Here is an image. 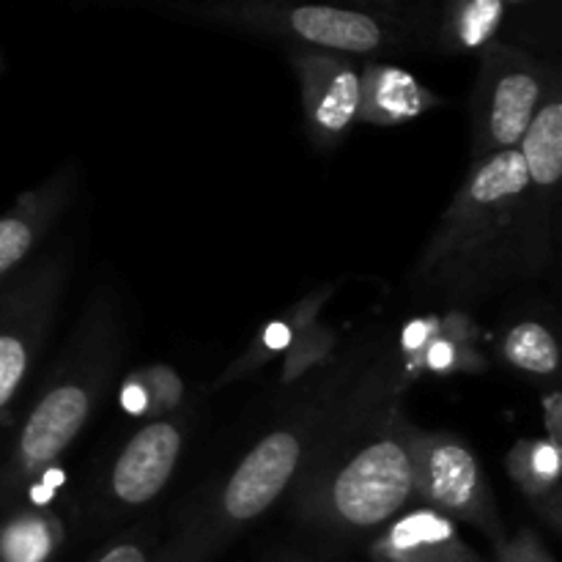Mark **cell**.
Returning a JSON list of instances; mask_svg holds the SVG:
<instances>
[{
	"mask_svg": "<svg viewBox=\"0 0 562 562\" xmlns=\"http://www.w3.org/2000/svg\"><path fill=\"white\" fill-rule=\"evenodd\" d=\"M395 351H366L338 420L291 488V514L329 538L376 532L412 503L417 426L404 415Z\"/></svg>",
	"mask_w": 562,
	"mask_h": 562,
	"instance_id": "1",
	"label": "cell"
},
{
	"mask_svg": "<svg viewBox=\"0 0 562 562\" xmlns=\"http://www.w3.org/2000/svg\"><path fill=\"white\" fill-rule=\"evenodd\" d=\"M562 203L530 192L519 148L470 162L409 269L412 294L467 305L547 274L558 258Z\"/></svg>",
	"mask_w": 562,
	"mask_h": 562,
	"instance_id": "2",
	"label": "cell"
},
{
	"mask_svg": "<svg viewBox=\"0 0 562 562\" xmlns=\"http://www.w3.org/2000/svg\"><path fill=\"white\" fill-rule=\"evenodd\" d=\"M366 351L368 346L327 373L322 384L302 395L300 404L241 456L239 464L187 503L170 536L159 543L154 562L217 560L234 538L283 499L338 420Z\"/></svg>",
	"mask_w": 562,
	"mask_h": 562,
	"instance_id": "3",
	"label": "cell"
},
{
	"mask_svg": "<svg viewBox=\"0 0 562 562\" xmlns=\"http://www.w3.org/2000/svg\"><path fill=\"white\" fill-rule=\"evenodd\" d=\"M124 357V322L113 289H97L71 329L38 398L0 464V514L22 503L86 431Z\"/></svg>",
	"mask_w": 562,
	"mask_h": 562,
	"instance_id": "4",
	"label": "cell"
},
{
	"mask_svg": "<svg viewBox=\"0 0 562 562\" xmlns=\"http://www.w3.org/2000/svg\"><path fill=\"white\" fill-rule=\"evenodd\" d=\"M176 14L250 36L291 44V49H327L351 58L401 53L412 33L398 14L305 0H170Z\"/></svg>",
	"mask_w": 562,
	"mask_h": 562,
	"instance_id": "5",
	"label": "cell"
},
{
	"mask_svg": "<svg viewBox=\"0 0 562 562\" xmlns=\"http://www.w3.org/2000/svg\"><path fill=\"white\" fill-rule=\"evenodd\" d=\"M477 55L481 69L470 99V162L519 148L532 115L560 75L558 66L499 38Z\"/></svg>",
	"mask_w": 562,
	"mask_h": 562,
	"instance_id": "6",
	"label": "cell"
},
{
	"mask_svg": "<svg viewBox=\"0 0 562 562\" xmlns=\"http://www.w3.org/2000/svg\"><path fill=\"white\" fill-rule=\"evenodd\" d=\"M69 272V252L58 250L0 283V423L42 357Z\"/></svg>",
	"mask_w": 562,
	"mask_h": 562,
	"instance_id": "7",
	"label": "cell"
},
{
	"mask_svg": "<svg viewBox=\"0 0 562 562\" xmlns=\"http://www.w3.org/2000/svg\"><path fill=\"white\" fill-rule=\"evenodd\" d=\"M412 499L453 521L475 527L492 543L505 538L488 477L467 439L450 431H415Z\"/></svg>",
	"mask_w": 562,
	"mask_h": 562,
	"instance_id": "8",
	"label": "cell"
},
{
	"mask_svg": "<svg viewBox=\"0 0 562 562\" xmlns=\"http://www.w3.org/2000/svg\"><path fill=\"white\" fill-rule=\"evenodd\" d=\"M187 431H190L187 412L157 417L137 428L104 467L102 477L93 483L88 521L93 527H108L121 516H130L154 503L179 467Z\"/></svg>",
	"mask_w": 562,
	"mask_h": 562,
	"instance_id": "9",
	"label": "cell"
},
{
	"mask_svg": "<svg viewBox=\"0 0 562 562\" xmlns=\"http://www.w3.org/2000/svg\"><path fill=\"white\" fill-rule=\"evenodd\" d=\"M300 82L305 132L316 151H333L349 137L360 113V64L327 49H291Z\"/></svg>",
	"mask_w": 562,
	"mask_h": 562,
	"instance_id": "10",
	"label": "cell"
},
{
	"mask_svg": "<svg viewBox=\"0 0 562 562\" xmlns=\"http://www.w3.org/2000/svg\"><path fill=\"white\" fill-rule=\"evenodd\" d=\"M395 355L404 379L415 373H483L488 366L477 349V324L461 307L404 324L401 349Z\"/></svg>",
	"mask_w": 562,
	"mask_h": 562,
	"instance_id": "11",
	"label": "cell"
},
{
	"mask_svg": "<svg viewBox=\"0 0 562 562\" xmlns=\"http://www.w3.org/2000/svg\"><path fill=\"white\" fill-rule=\"evenodd\" d=\"M75 192L77 168L66 162L42 184L22 192L14 206L0 214V283L31 261L36 247L71 206Z\"/></svg>",
	"mask_w": 562,
	"mask_h": 562,
	"instance_id": "12",
	"label": "cell"
},
{
	"mask_svg": "<svg viewBox=\"0 0 562 562\" xmlns=\"http://www.w3.org/2000/svg\"><path fill=\"white\" fill-rule=\"evenodd\" d=\"M371 562H483L459 525L431 508L401 510L368 543Z\"/></svg>",
	"mask_w": 562,
	"mask_h": 562,
	"instance_id": "13",
	"label": "cell"
},
{
	"mask_svg": "<svg viewBox=\"0 0 562 562\" xmlns=\"http://www.w3.org/2000/svg\"><path fill=\"white\" fill-rule=\"evenodd\" d=\"M437 108H445V99L423 86L412 71L376 58L360 66V124L401 126Z\"/></svg>",
	"mask_w": 562,
	"mask_h": 562,
	"instance_id": "14",
	"label": "cell"
},
{
	"mask_svg": "<svg viewBox=\"0 0 562 562\" xmlns=\"http://www.w3.org/2000/svg\"><path fill=\"white\" fill-rule=\"evenodd\" d=\"M505 470L521 497L532 505L552 532L562 530V448L543 437H525L510 445Z\"/></svg>",
	"mask_w": 562,
	"mask_h": 562,
	"instance_id": "15",
	"label": "cell"
},
{
	"mask_svg": "<svg viewBox=\"0 0 562 562\" xmlns=\"http://www.w3.org/2000/svg\"><path fill=\"white\" fill-rule=\"evenodd\" d=\"M335 294V283L322 285V289L311 291L307 296H302L296 305H291L289 311L280 313L278 318H272L269 324H263L261 333L247 344V349L220 373V379L214 382V387H225V384L241 382V379L252 376L261 368H267L269 362H274L278 357H283L289 351V346L294 344L296 333L305 327L313 318H322L324 305H327L329 296Z\"/></svg>",
	"mask_w": 562,
	"mask_h": 562,
	"instance_id": "16",
	"label": "cell"
},
{
	"mask_svg": "<svg viewBox=\"0 0 562 562\" xmlns=\"http://www.w3.org/2000/svg\"><path fill=\"white\" fill-rule=\"evenodd\" d=\"M66 538V521L47 505L20 503L0 514V562H55Z\"/></svg>",
	"mask_w": 562,
	"mask_h": 562,
	"instance_id": "17",
	"label": "cell"
},
{
	"mask_svg": "<svg viewBox=\"0 0 562 562\" xmlns=\"http://www.w3.org/2000/svg\"><path fill=\"white\" fill-rule=\"evenodd\" d=\"M503 0H439L431 44L445 55H472L497 42L503 31Z\"/></svg>",
	"mask_w": 562,
	"mask_h": 562,
	"instance_id": "18",
	"label": "cell"
},
{
	"mask_svg": "<svg viewBox=\"0 0 562 562\" xmlns=\"http://www.w3.org/2000/svg\"><path fill=\"white\" fill-rule=\"evenodd\" d=\"M499 355L514 371L554 384L560 376V344L547 322L541 318H519L508 324L499 338Z\"/></svg>",
	"mask_w": 562,
	"mask_h": 562,
	"instance_id": "19",
	"label": "cell"
},
{
	"mask_svg": "<svg viewBox=\"0 0 562 562\" xmlns=\"http://www.w3.org/2000/svg\"><path fill=\"white\" fill-rule=\"evenodd\" d=\"M335 349H338V333L322 318H313L305 327L296 333L294 344L283 355V366H280V387H291V384L302 382L311 376L313 371L327 366L333 360Z\"/></svg>",
	"mask_w": 562,
	"mask_h": 562,
	"instance_id": "20",
	"label": "cell"
},
{
	"mask_svg": "<svg viewBox=\"0 0 562 562\" xmlns=\"http://www.w3.org/2000/svg\"><path fill=\"white\" fill-rule=\"evenodd\" d=\"M135 371L143 379V384H146L148 398H151V420L181 412L187 390L176 368L157 362V366L135 368Z\"/></svg>",
	"mask_w": 562,
	"mask_h": 562,
	"instance_id": "21",
	"label": "cell"
},
{
	"mask_svg": "<svg viewBox=\"0 0 562 562\" xmlns=\"http://www.w3.org/2000/svg\"><path fill=\"white\" fill-rule=\"evenodd\" d=\"M159 549V536L154 525L132 527L108 543L91 562H154Z\"/></svg>",
	"mask_w": 562,
	"mask_h": 562,
	"instance_id": "22",
	"label": "cell"
},
{
	"mask_svg": "<svg viewBox=\"0 0 562 562\" xmlns=\"http://www.w3.org/2000/svg\"><path fill=\"white\" fill-rule=\"evenodd\" d=\"M494 558L497 562H554L552 552L532 530H519L516 536L499 538L494 543Z\"/></svg>",
	"mask_w": 562,
	"mask_h": 562,
	"instance_id": "23",
	"label": "cell"
},
{
	"mask_svg": "<svg viewBox=\"0 0 562 562\" xmlns=\"http://www.w3.org/2000/svg\"><path fill=\"white\" fill-rule=\"evenodd\" d=\"M119 401H121V406H124V412L151 420V398H148V390H146V384H143V379L137 376V371L126 373L124 384H121Z\"/></svg>",
	"mask_w": 562,
	"mask_h": 562,
	"instance_id": "24",
	"label": "cell"
},
{
	"mask_svg": "<svg viewBox=\"0 0 562 562\" xmlns=\"http://www.w3.org/2000/svg\"><path fill=\"white\" fill-rule=\"evenodd\" d=\"M541 412H543V431L552 445L562 448V393L558 390V384L547 390L541 395Z\"/></svg>",
	"mask_w": 562,
	"mask_h": 562,
	"instance_id": "25",
	"label": "cell"
},
{
	"mask_svg": "<svg viewBox=\"0 0 562 562\" xmlns=\"http://www.w3.org/2000/svg\"><path fill=\"white\" fill-rule=\"evenodd\" d=\"M404 0H338V5H349V9L362 11H379V14H395Z\"/></svg>",
	"mask_w": 562,
	"mask_h": 562,
	"instance_id": "26",
	"label": "cell"
},
{
	"mask_svg": "<svg viewBox=\"0 0 562 562\" xmlns=\"http://www.w3.org/2000/svg\"><path fill=\"white\" fill-rule=\"evenodd\" d=\"M280 562H313V560H305V558H296V554H291V558H283Z\"/></svg>",
	"mask_w": 562,
	"mask_h": 562,
	"instance_id": "27",
	"label": "cell"
},
{
	"mask_svg": "<svg viewBox=\"0 0 562 562\" xmlns=\"http://www.w3.org/2000/svg\"><path fill=\"white\" fill-rule=\"evenodd\" d=\"M5 71V60H3V53H0V75Z\"/></svg>",
	"mask_w": 562,
	"mask_h": 562,
	"instance_id": "28",
	"label": "cell"
},
{
	"mask_svg": "<svg viewBox=\"0 0 562 562\" xmlns=\"http://www.w3.org/2000/svg\"><path fill=\"white\" fill-rule=\"evenodd\" d=\"M505 5H510V3H527V0H503Z\"/></svg>",
	"mask_w": 562,
	"mask_h": 562,
	"instance_id": "29",
	"label": "cell"
}]
</instances>
